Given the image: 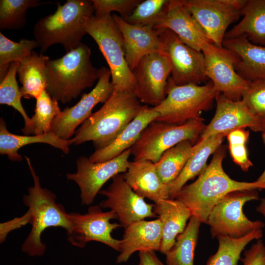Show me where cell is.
Here are the masks:
<instances>
[{"mask_svg": "<svg viewBox=\"0 0 265 265\" xmlns=\"http://www.w3.org/2000/svg\"><path fill=\"white\" fill-rule=\"evenodd\" d=\"M225 149L219 147L209 165L193 183L185 185L174 198L183 202L191 216L201 223H206L213 208L226 195L242 190L265 189V184L257 181L239 182L231 179L224 171L222 162Z\"/></svg>", "mask_w": 265, "mask_h": 265, "instance_id": "cell-1", "label": "cell"}, {"mask_svg": "<svg viewBox=\"0 0 265 265\" xmlns=\"http://www.w3.org/2000/svg\"><path fill=\"white\" fill-rule=\"evenodd\" d=\"M143 105L133 92L113 89L103 106L75 132L72 144L92 141L96 150L113 141L137 115Z\"/></svg>", "mask_w": 265, "mask_h": 265, "instance_id": "cell-2", "label": "cell"}, {"mask_svg": "<svg viewBox=\"0 0 265 265\" xmlns=\"http://www.w3.org/2000/svg\"><path fill=\"white\" fill-rule=\"evenodd\" d=\"M90 49L81 43L60 58L48 60L46 63V91L62 104L76 98L98 80L100 69L91 61Z\"/></svg>", "mask_w": 265, "mask_h": 265, "instance_id": "cell-3", "label": "cell"}, {"mask_svg": "<svg viewBox=\"0 0 265 265\" xmlns=\"http://www.w3.org/2000/svg\"><path fill=\"white\" fill-rule=\"evenodd\" d=\"M90 0H68L58 3L55 11L41 18L34 26L33 35L41 53L52 45L61 44L66 53L76 49L86 34V22L94 15Z\"/></svg>", "mask_w": 265, "mask_h": 265, "instance_id": "cell-4", "label": "cell"}, {"mask_svg": "<svg viewBox=\"0 0 265 265\" xmlns=\"http://www.w3.org/2000/svg\"><path fill=\"white\" fill-rule=\"evenodd\" d=\"M25 158L33 178L34 185L28 188L24 195V204L28 207L26 215L22 218L24 224L32 225L31 232L22 246V249L31 256L41 255L46 245L41 241V236L48 228L60 227L68 231L71 221L64 208L56 203V196L51 191L41 186L40 179L32 165L30 159Z\"/></svg>", "mask_w": 265, "mask_h": 265, "instance_id": "cell-5", "label": "cell"}, {"mask_svg": "<svg viewBox=\"0 0 265 265\" xmlns=\"http://www.w3.org/2000/svg\"><path fill=\"white\" fill-rule=\"evenodd\" d=\"M84 30L95 40L108 64L113 89L134 92L135 80L125 58L122 35L112 15H94L86 22Z\"/></svg>", "mask_w": 265, "mask_h": 265, "instance_id": "cell-6", "label": "cell"}, {"mask_svg": "<svg viewBox=\"0 0 265 265\" xmlns=\"http://www.w3.org/2000/svg\"><path fill=\"white\" fill-rule=\"evenodd\" d=\"M218 93L211 80L203 85H177L169 79L165 98L153 107L159 113L155 121L176 125L183 124L200 117L202 111L210 109Z\"/></svg>", "mask_w": 265, "mask_h": 265, "instance_id": "cell-7", "label": "cell"}, {"mask_svg": "<svg viewBox=\"0 0 265 265\" xmlns=\"http://www.w3.org/2000/svg\"><path fill=\"white\" fill-rule=\"evenodd\" d=\"M204 121L198 117L179 125L154 121L131 147L133 160L155 163L164 152L184 140H190L195 145L207 126Z\"/></svg>", "mask_w": 265, "mask_h": 265, "instance_id": "cell-8", "label": "cell"}, {"mask_svg": "<svg viewBox=\"0 0 265 265\" xmlns=\"http://www.w3.org/2000/svg\"><path fill=\"white\" fill-rule=\"evenodd\" d=\"M259 198L257 190H236L223 197L213 208L207 218L206 224L210 227L212 236L225 235L238 238L254 230L263 229L264 222L250 220L243 211L246 203L257 200Z\"/></svg>", "mask_w": 265, "mask_h": 265, "instance_id": "cell-9", "label": "cell"}, {"mask_svg": "<svg viewBox=\"0 0 265 265\" xmlns=\"http://www.w3.org/2000/svg\"><path fill=\"white\" fill-rule=\"evenodd\" d=\"M208 40L221 48L228 27L243 15L247 0H182Z\"/></svg>", "mask_w": 265, "mask_h": 265, "instance_id": "cell-10", "label": "cell"}, {"mask_svg": "<svg viewBox=\"0 0 265 265\" xmlns=\"http://www.w3.org/2000/svg\"><path fill=\"white\" fill-rule=\"evenodd\" d=\"M162 51L168 56L171 66L169 79L177 85H199L208 79L205 72V56L184 44L171 30L160 28Z\"/></svg>", "mask_w": 265, "mask_h": 265, "instance_id": "cell-11", "label": "cell"}, {"mask_svg": "<svg viewBox=\"0 0 265 265\" xmlns=\"http://www.w3.org/2000/svg\"><path fill=\"white\" fill-rule=\"evenodd\" d=\"M69 217L71 227L67 231L68 240L72 245L82 248L88 242L96 241L119 252L121 240L113 238L111 233L122 226L120 224L110 222L111 219H118L113 211L104 212L99 205L92 206L87 213H71Z\"/></svg>", "mask_w": 265, "mask_h": 265, "instance_id": "cell-12", "label": "cell"}, {"mask_svg": "<svg viewBox=\"0 0 265 265\" xmlns=\"http://www.w3.org/2000/svg\"><path fill=\"white\" fill-rule=\"evenodd\" d=\"M131 154V148L117 157L102 162H92L84 156L77 159L76 172L67 174L66 178L75 182L79 186L82 205H88L93 203L102 187L108 180L127 171Z\"/></svg>", "mask_w": 265, "mask_h": 265, "instance_id": "cell-13", "label": "cell"}, {"mask_svg": "<svg viewBox=\"0 0 265 265\" xmlns=\"http://www.w3.org/2000/svg\"><path fill=\"white\" fill-rule=\"evenodd\" d=\"M205 56V72L215 90L233 101L242 99L251 81L242 78L235 70L239 58L235 53L213 44L202 51Z\"/></svg>", "mask_w": 265, "mask_h": 265, "instance_id": "cell-14", "label": "cell"}, {"mask_svg": "<svg viewBox=\"0 0 265 265\" xmlns=\"http://www.w3.org/2000/svg\"><path fill=\"white\" fill-rule=\"evenodd\" d=\"M132 72L136 82L134 93L141 103L156 106L164 100L171 66L163 51L143 57Z\"/></svg>", "mask_w": 265, "mask_h": 265, "instance_id": "cell-15", "label": "cell"}, {"mask_svg": "<svg viewBox=\"0 0 265 265\" xmlns=\"http://www.w3.org/2000/svg\"><path fill=\"white\" fill-rule=\"evenodd\" d=\"M100 69L99 78L93 89L83 94L75 105L64 109L53 120L51 132L59 138L70 139L76 128L91 116L93 108L100 103H105L111 95L113 86L110 80V71L105 67Z\"/></svg>", "mask_w": 265, "mask_h": 265, "instance_id": "cell-16", "label": "cell"}, {"mask_svg": "<svg viewBox=\"0 0 265 265\" xmlns=\"http://www.w3.org/2000/svg\"><path fill=\"white\" fill-rule=\"evenodd\" d=\"M106 189L99 194L106 199L99 204L102 208H109L115 213L124 229L135 221L147 217H157L154 212L155 205L147 203L144 198L136 193L127 184L122 174H117Z\"/></svg>", "mask_w": 265, "mask_h": 265, "instance_id": "cell-17", "label": "cell"}, {"mask_svg": "<svg viewBox=\"0 0 265 265\" xmlns=\"http://www.w3.org/2000/svg\"><path fill=\"white\" fill-rule=\"evenodd\" d=\"M215 101V114L199 141L221 133L227 135L231 131L246 127L254 132H263L262 121L251 113L242 100L233 101L218 93Z\"/></svg>", "mask_w": 265, "mask_h": 265, "instance_id": "cell-18", "label": "cell"}, {"mask_svg": "<svg viewBox=\"0 0 265 265\" xmlns=\"http://www.w3.org/2000/svg\"><path fill=\"white\" fill-rule=\"evenodd\" d=\"M112 16L122 35L125 58L132 71L144 56L163 52L160 29L151 25L129 24L115 13Z\"/></svg>", "mask_w": 265, "mask_h": 265, "instance_id": "cell-19", "label": "cell"}, {"mask_svg": "<svg viewBox=\"0 0 265 265\" xmlns=\"http://www.w3.org/2000/svg\"><path fill=\"white\" fill-rule=\"evenodd\" d=\"M154 28L171 30L184 44L198 51L212 44L182 0H170L164 16Z\"/></svg>", "mask_w": 265, "mask_h": 265, "instance_id": "cell-20", "label": "cell"}, {"mask_svg": "<svg viewBox=\"0 0 265 265\" xmlns=\"http://www.w3.org/2000/svg\"><path fill=\"white\" fill-rule=\"evenodd\" d=\"M124 229L116 263H126L136 251H159L162 230L159 218L135 221Z\"/></svg>", "mask_w": 265, "mask_h": 265, "instance_id": "cell-21", "label": "cell"}, {"mask_svg": "<svg viewBox=\"0 0 265 265\" xmlns=\"http://www.w3.org/2000/svg\"><path fill=\"white\" fill-rule=\"evenodd\" d=\"M159 113L153 107L143 105L135 117L127 126L110 144L95 151L88 158L95 163L102 162L114 159L131 148L139 138L142 132Z\"/></svg>", "mask_w": 265, "mask_h": 265, "instance_id": "cell-22", "label": "cell"}, {"mask_svg": "<svg viewBox=\"0 0 265 265\" xmlns=\"http://www.w3.org/2000/svg\"><path fill=\"white\" fill-rule=\"evenodd\" d=\"M122 175L132 189L144 198L155 204L169 198L167 185L161 181L154 163L150 160L130 161L127 171Z\"/></svg>", "mask_w": 265, "mask_h": 265, "instance_id": "cell-23", "label": "cell"}, {"mask_svg": "<svg viewBox=\"0 0 265 265\" xmlns=\"http://www.w3.org/2000/svg\"><path fill=\"white\" fill-rule=\"evenodd\" d=\"M222 47L239 58L235 70L249 81L265 80V46L251 43L245 36L224 39Z\"/></svg>", "mask_w": 265, "mask_h": 265, "instance_id": "cell-24", "label": "cell"}, {"mask_svg": "<svg viewBox=\"0 0 265 265\" xmlns=\"http://www.w3.org/2000/svg\"><path fill=\"white\" fill-rule=\"evenodd\" d=\"M154 212L162 225V235L159 251L165 254L174 245L178 236L185 229L191 213L183 202L169 198L155 204Z\"/></svg>", "mask_w": 265, "mask_h": 265, "instance_id": "cell-25", "label": "cell"}, {"mask_svg": "<svg viewBox=\"0 0 265 265\" xmlns=\"http://www.w3.org/2000/svg\"><path fill=\"white\" fill-rule=\"evenodd\" d=\"M47 144L61 150L68 154L70 152L71 139L65 140L59 138L52 132L41 135H21L9 132L3 119H0V154L6 155L8 158L14 161L23 160L22 155L18 151L22 147L34 143Z\"/></svg>", "mask_w": 265, "mask_h": 265, "instance_id": "cell-26", "label": "cell"}, {"mask_svg": "<svg viewBox=\"0 0 265 265\" xmlns=\"http://www.w3.org/2000/svg\"><path fill=\"white\" fill-rule=\"evenodd\" d=\"M225 134L212 136L203 141H198L195 144L196 150L187 160L178 177L167 185L169 199H174L176 193L187 182L199 176L207 166V161L223 142Z\"/></svg>", "mask_w": 265, "mask_h": 265, "instance_id": "cell-27", "label": "cell"}, {"mask_svg": "<svg viewBox=\"0 0 265 265\" xmlns=\"http://www.w3.org/2000/svg\"><path fill=\"white\" fill-rule=\"evenodd\" d=\"M240 22L226 32L224 39L244 36L251 43L265 46V0H247Z\"/></svg>", "mask_w": 265, "mask_h": 265, "instance_id": "cell-28", "label": "cell"}, {"mask_svg": "<svg viewBox=\"0 0 265 265\" xmlns=\"http://www.w3.org/2000/svg\"><path fill=\"white\" fill-rule=\"evenodd\" d=\"M49 59V56L42 53L39 54L33 51L20 63L17 74L22 85L20 89L23 98L36 99L43 91L46 90V67Z\"/></svg>", "mask_w": 265, "mask_h": 265, "instance_id": "cell-29", "label": "cell"}, {"mask_svg": "<svg viewBox=\"0 0 265 265\" xmlns=\"http://www.w3.org/2000/svg\"><path fill=\"white\" fill-rule=\"evenodd\" d=\"M195 150V145L186 140L163 153L154 164L163 183L168 185L178 177Z\"/></svg>", "mask_w": 265, "mask_h": 265, "instance_id": "cell-30", "label": "cell"}, {"mask_svg": "<svg viewBox=\"0 0 265 265\" xmlns=\"http://www.w3.org/2000/svg\"><path fill=\"white\" fill-rule=\"evenodd\" d=\"M201 223L191 216L184 231L165 254L167 265H193L195 249Z\"/></svg>", "mask_w": 265, "mask_h": 265, "instance_id": "cell-31", "label": "cell"}, {"mask_svg": "<svg viewBox=\"0 0 265 265\" xmlns=\"http://www.w3.org/2000/svg\"><path fill=\"white\" fill-rule=\"evenodd\" d=\"M263 236V229L254 230L238 238L225 235L217 236L218 249L209 257L206 265H238L245 246L254 239H261Z\"/></svg>", "mask_w": 265, "mask_h": 265, "instance_id": "cell-32", "label": "cell"}, {"mask_svg": "<svg viewBox=\"0 0 265 265\" xmlns=\"http://www.w3.org/2000/svg\"><path fill=\"white\" fill-rule=\"evenodd\" d=\"M61 111L58 101L44 90L36 99L34 113L30 118V123L24 127L22 132L24 135H41L51 132L52 125Z\"/></svg>", "mask_w": 265, "mask_h": 265, "instance_id": "cell-33", "label": "cell"}, {"mask_svg": "<svg viewBox=\"0 0 265 265\" xmlns=\"http://www.w3.org/2000/svg\"><path fill=\"white\" fill-rule=\"evenodd\" d=\"M40 4L38 0H0V29L22 28L26 23L28 9Z\"/></svg>", "mask_w": 265, "mask_h": 265, "instance_id": "cell-34", "label": "cell"}, {"mask_svg": "<svg viewBox=\"0 0 265 265\" xmlns=\"http://www.w3.org/2000/svg\"><path fill=\"white\" fill-rule=\"evenodd\" d=\"M39 47L34 40L22 39L16 42L0 32V80L5 77L12 62H21Z\"/></svg>", "mask_w": 265, "mask_h": 265, "instance_id": "cell-35", "label": "cell"}, {"mask_svg": "<svg viewBox=\"0 0 265 265\" xmlns=\"http://www.w3.org/2000/svg\"><path fill=\"white\" fill-rule=\"evenodd\" d=\"M19 64V62H12L5 77L0 80V104L11 106L17 110L24 119V127H27L30 123V118L22 106L21 98L23 96L16 80Z\"/></svg>", "mask_w": 265, "mask_h": 265, "instance_id": "cell-36", "label": "cell"}, {"mask_svg": "<svg viewBox=\"0 0 265 265\" xmlns=\"http://www.w3.org/2000/svg\"><path fill=\"white\" fill-rule=\"evenodd\" d=\"M169 1L170 0H142L131 14L124 20L131 24L151 25L154 27L164 16Z\"/></svg>", "mask_w": 265, "mask_h": 265, "instance_id": "cell-37", "label": "cell"}, {"mask_svg": "<svg viewBox=\"0 0 265 265\" xmlns=\"http://www.w3.org/2000/svg\"><path fill=\"white\" fill-rule=\"evenodd\" d=\"M249 136L248 131L244 129L234 130L226 135L233 160L245 172L248 171L253 166L252 161L248 158L245 145Z\"/></svg>", "mask_w": 265, "mask_h": 265, "instance_id": "cell-38", "label": "cell"}, {"mask_svg": "<svg viewBox=\"0 0 265 265\" xmlns=\"http://www.w3.org/2000/svg\"><path fill=\"white\" fill-rule=\"evenodd\" d=\"M241 100L251 113L262 121L264 125L265 121V80L251 81Z\"/></svg>", "mask_w": 265, "mask_h": 265, "instance_id": "cell-39", "label": "cell"}, {"mask_svg": "<svg viewBox=\"0 0 265 265\" xmlns=\"http://www.w3.org/2000/svg\"><path fill=\"white\" fill-rule=\"evenodd\" d=\"M95 9L94 15L101 17L119 13L123 19L128 17L142 0H92Z\"/></svg>", "mask_w": 265, "mask_h": 265, "instance_id": "cell-40", "label": "cell"}, {"mask_svg": "<svg viewBox=\"0 0 265 265\" xmlns=\"http://www.w3.org/2000/svg\"><path fill=\"white\" fill-rule=\"evenodd\" d=\"M242 265H265V244L257 239L250 248L245 250L240 258Z\"/></svg>", "mask_w": 265, "mask_h": 265, "instance_id": "cell-41", "label": "cell"}, {"mask_svg": "<svg viewBox=\"0 0 265 265\" xmlns=\"http://www.w3.org/2000/svg\"><path fill=\"white\" fill-rule=\"evenodd\" d=\"M138 256V265H167L162 263L154 251H140Z\"/></svg>", "mask_w": 265, "mask_h": 265, "instance_id": "cell-42", "label": "cell"}, {"mask_svg": "<svg viewBox=\"0 0 265 265\" xmlns=\"http://www.w3.org/2000/svg\"><path fill=\"white\" fill-rule=\"evenodd\" d=\"M256 211L265 217V198H262L258 206L256 208Z\"/></svg>", "mask_w": 265, "mask_h": 265, "instance_id": "cell-43", "label": "cell"}, {"mask_svg": "<svg viewBox=\"0 0 265 265\" xmlns=\"http://www.w3.org/2000/svg\"><path fill=\"white\" fill-rule=\"evenodd\" d=\"M262 139L265 144V132H262ZM256 181L265 184V169Z\"/></svg>", "mask_w": 265, "mask_h": 265, "instance_id": "cell-44", "label": "cell"}, {"mask_svg": "<svg viewBox=\"0 0 265 265\" xmlns=\"http://www.w3.org/2000/svg\"><path fill=\"white\" fill-rule=\"evenodd\" d=\"M262 132H265V122L264 123L263 131Z\"/></svg>", "mask_w": 265, "mask_h": 265, "instance_id": "cell-45", "label": "cell"}, {"mask_svg": "<svg viewBox=\"0 0 265 265\" xmlns=\"http://www.w3.org/2000/svg\"></svg>", "mask_w": 265, "mask_h": 265, "instance_id": "cell-46", "label": "cell"}]
</instances>
